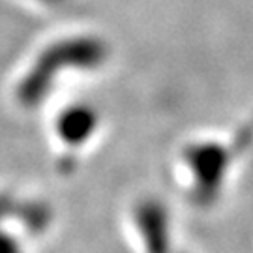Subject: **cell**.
<instances>
[{
	"label": "cell",
	"mask_w": 253,
	"mask_h": 253,
	"mask_svg": "<svg viewBox=\"0 0 253 253\" xmlns=\"http://www.w3.org/2000/svg\"><path fill=\"white\" fill-rule=\"evenodd\" d=\"M107 45L96 36H75L54 42L38 56L32 70L19 86V100L25 105H38L45 100L58 73L66 70H96L107 60Z\"/></svg>",
	"instance_id": "6da1fadb"
},
{
	"label": "cell",
	"mask_w": 253,
	"mask_h": 253,
	"mask_svg": "<svg viewBox=\"0 0 253 253\" xmlns=\"http://www.w3.org/2000/svg\"><path fill=\"white\" fill-rule=\"evenodd\" d=\"M135 227L146 253H171V214L165 203L156 197H145L133 210Z\"/></svg>",
	"instance_id": "3957f363"
},
{
	"label": "cell",
	"mask_w": 253,
	"mask_h": 253,
	"mask_svg": "<svg viewBox=\"0 0 253 253\" xmlns=\"http://www.w3.org/2000/svg\"><path fill=\"white\" fill-rule=\"evenodd\" d=\"M13 210L17 212L19 219L25 223V227L34 231V233L43 231L51 221V208L47 207L45 203H40V201L25 203L21 207H13Z\"/></svg>",
	"instance_id": "5b68a950"
},
{
	"label": "cell",
	"mask_w": 253,
	"mask_h": 253,
	"mask_svg": "<svg viewBox=\"0 0 253 253\" xmlns=\"http://www.w3.org/2000/svg\"><path fill=\"white\" fill-rule=\"evenodd\" d=\"M100 124L98 111L86 103H75L66 107L56 118V133L66 145L81 146L90 139Z\"/></svg>",
	"instance_id": "277c9868"
},
{
	"label": "cell",
	"mask_w": 253,
	"mask_h": 253,
	"mask_svg": "<svg viewBox=\"0 0 253 253\" xmlns=\"http://www.w3.org/2000/svg\"><path fill=\"white\" fill-rule=\"evenodd\" d=\"M42 2H47V4H60L64 0H42Z\"/></svg>",
	"instance_id": "ba28073f"
},
{
	"label": "cell",
	"mask_w": 253,
	"mask_h": 253,
	"mask_svg": "<svg viewBox=\"0 0 253 253\" xmlns=\"http://www.w3.org/2000/svg\"><path fill=\"white\" fill-rule=\"evenodd\" d=\"M13 201H11V197H8L6 193H2L0 195V217L6 216V214H9V212H13Z\"/></svg>",
	"instance_id": "52a82bcc"
},
{
	"label": "cell",
	"mask_w": 253,
	"mask_h": 253,
	"mask_svg": "<svg viewBox=\"0 0 253 253\" xmlns=\"http://www.w3.org/2000/svg\"><path fill=\"white\" fill-rule=\"evenodd\" d=\"M235 156L233 146L217 141H197L184 148L182 158L191 176V199L197 207H212L219 199Z\"/></svg>",
	"instance_id": "7a4b0ae2"
},
{
	"label": "cell",
	"mask_w": 253,
	"mask_h": 253,
	"mask_svg": "<svg viewBox=\"0 0 253 253\" xmlns=\"http://www.w3.org/2000/svg\"><path fill=\"white\" fill-rule=\"evenodd\" d=\"M0 253H21L17 248V242L9 236L0 233Z\"/></svg>",
	"instance_id": "8992f818"
}]
</instances>
